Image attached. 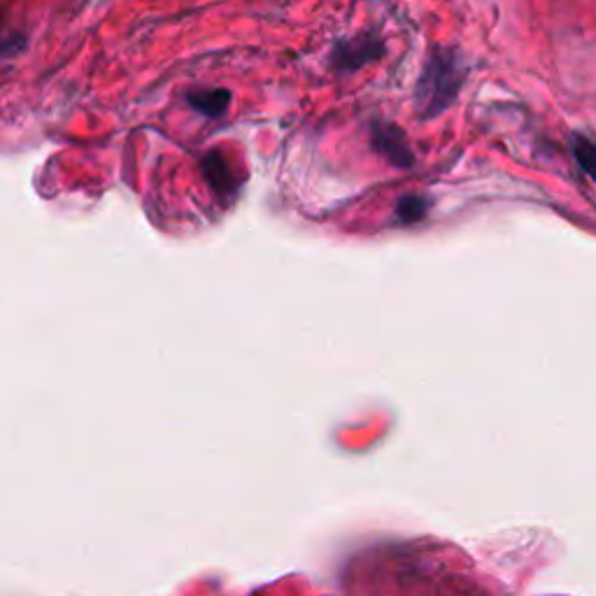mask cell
<instances>
[{"label": "cell", "mask_w": 596, "mask_h": 596, "mask_svg": "<svg viewBox=\"0 0 596 596\" xmlns=\"http://www.w3.org/2000/svg\"><path fill=\"white\" fill-rule=\"evenodd\" d=\"M190 105L203 117H222L231 103V93L226 89H210V91H194L186 96Z\"/></svg>", "instance_id": "obj_5"}, {"label": "cell", "mask_w": 596, "mask_h": 596, "mask_svg": "<svg viewBox=\"0 0 596 596\" xmlns=\"http://www.w3.org/2000/svg\"><path fill=\"white\" fill-rule=\"evenodd\" d=\"M380 56H383V42L371 34H364L352 40L338 42L332 52V66L336 70H357Z\"/></svg>", "instance_id": "obj_3"}, {"label": "cell", "mask_w": 596, "mask_h": 596, "mask_svg": "<svg viewBox=\"0 0 596 596\" xmlns=\"http://www.w3.org/2000/svg\"><path fill=\"white\" fill-rule=\"evenodd\" d=\"M429 212V200L417 194H405L397 203V219L401 224H417Z\"/></svg>", "instance_id": "obj_6"}, {"label": "cell", "mask_w": 596, "mask_h": 596, "mask_svg": "<svg viewBox=\"0 0 596 596\" xmlns=\"http://www.w3.org/2000/svg\"><path fill=\"white\" fill-rule=\"evenodd\" d=\"M573 154H575L578 166L583 168L587 176L596 182V145H592L587 138L578 135V138H573Z\"/></svg>", "instance_id": "obj_7"}, {"label": "cell", "mask_w": 596, "mask_h": 596, "mask_svg": "<svg viewBox=\"0 0 596 596\" xmlns=\"http://www.w3.org/2000/svg\"><path fill=\"white\" fill-rule=\"evenodd\" d=\"M200 170L219 198H231L235 194V190H238L241 180H235L233 168L224 159L222 152H208L206 156H203Z\"/></svg>", "instance_id": "obj_4"}, {"label": "cell", "mask_w": 596, "mask_h": 596, "mask_svg": "<svg viewBox=\"0 0 596 596\" xmlns=\"http://www.w3.org/2000/svg\"><path fill=\"white\" fill-rule=\"evenodd\" d=\"M371 145L380 156L397 166V168H411L415 164L413 147L407 145L405 133L387 121H373L371 124Z\"/></svg>", "instance_id": "obj_2"}, {"label": "cell", "mask_w": 596, "mask_h": 596, "mask_svg": "<svg viewBox=\"0 0 596 596\" xmlns=\"http://www.w3.org/2000/svg\"><path fill=\"white\" fill-rule=\"evenodd\" d=\"M466 82V64L452 47H436L415 89V105L422 119H433L457 101Z\"/></svg>", "instance_id": "obj_1"}]
</instances>
